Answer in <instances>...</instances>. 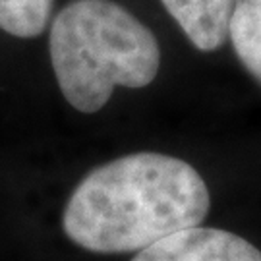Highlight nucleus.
Wrapping results in <instances>:
<instances>
[{
	"mask_svg": "<svg viewBox=\"0 0 261 261\" xmlns=\"http://www.w3.org/2000/svg\"><path fill=\"white\" fill-rule=\"evenodd\" d=\"M205 180L182 159L140 151L93 168L62 213L64 234L97 253L140 252L209 213Z\"/></svg>",
	"mask_w": 261,
	"mask_h": 261,
	"instance_id": "obj_1",
	"label": "nucleus"
},
{
	"mask_svg": "<svg viewBox=\"0 0 261 261\" xmlns=\"http://www.w3.org/2000/svg\"><path fill=\"white\" fill-rule=\"evenodd\" d=\"M58 87L75 111L93 114L122 85H149L161 47L143 21L112 0H72L56 14L48 37Z\"/></svg>",
	"mask_w": 261,
	"mask_h": 261,
	"instance_id": "obj_2",
	"label": "nucleus"
},
{
	"mask_svg": "<svg viewBox=\"0 0 261 261\" xmlns=\"http://www.w3.org/2000/svg\"><path fill=\"white\" fill-rule=\"evenodd\" d=\"M132 261H261V252L228 230L192 226L140 250Z\"/></svg>",
	"mask_w": 261,
	"mask_h": 261,
	"instance_id": "obj_3",
	"label": "nucleus"
},
{
	"mask_svg": "<svg viewBox=\"0 0 261 261\" xmlns=\"http://www.w3.org/2000/svg\"><path fill=\"white\" fill-rule=\"evenodd\" d=\"M192 45L203 53L223 47L228 37V25L234 0H161Z\"/></svg>",
	"mask_w": 261,
	"mask_h": 261,
	"instance_id": "obj_4",
	"label": "nucleus"
},
{
	"mask_svg": "<svg viewBox=\"0 0 261 261\" xmlns=\"http://www.w3.org/2000/svg\"><path fill=\"white\" fill-rule=\"evenodd\" d=\"M228 37L238 60L261 84V0H234Z\"/></svg>",
	"mask_w": 261,
	"mask_h": 261,
	"instance_id": "obj_5",
	"label": "nucleus"
},
{
	"mask_svg": "<svg viewBox=\"0 0 261 261\" xmlns=\"http://www.w3.org/2000/svg\"><path fill=\"white\" fill-rule=\"evenodd\" d=\"M55 0H0V29L14 37H39L48 25Z\"/></svg>",
	"mask_w": 261,
	"mask_h": 261,
	"instance_id": "obj_6",
	"label": "nucleus"
}]
</instances>
